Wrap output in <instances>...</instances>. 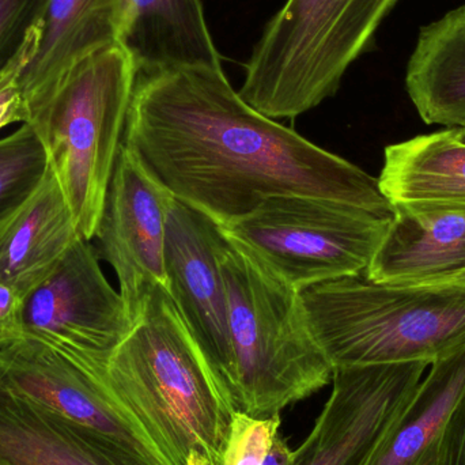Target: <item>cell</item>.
<instances>
[{"label": "cell", "mask_w": 465, "mask_h": 465, "mask_svg": "<svg viewBox=\"0 0 465 465\" xmlns=\"http://www.w3.org/2000/svg\"><path fill=\"white\" fill-rule=\"evenodd\" d=\"M123 143L174 199L221 226L282 195L395 214L379 180L260 114L223 67L138 71Z\"/></svg>", "instance_id": "cell-1"}, {"label": "cell", "mask_w": 465, "mask_h": 465, "mask_svg": "<svg viewBox=\"0 0 465 465\" xmlns=\"http://www.w3.org/2000/svg\"><path fill=\"white\" fill-rule=\"evenodd\" d=\"M95 377L165 465H223L234 410L166 290L150 295Z\"/></svg>", "instance_id": "cell-2"}, {"label": "cell", "mask_w": 465, "mask_h": 465, "mask_svg": "<svg viewBox=\"0 0 465 465\" xmlns=\"http://www.w3.org/2000/svg\"><path fill=\"white\" fill-rule=\"evenodd\" d=\"M221 265L232 354L223 396L234 412L281 415L330 384L333 366L312 331L298 290L226 234Z\"/></svg>", "instance_id": "cell-3"}, {"label": "cell", "mask_w": 465, "mask_h": 465, "mask_svg": "<svg viewBox=\"0 0 465 465\" xmlns=\"http://www.w3.org/2000/svg\"><path fill=\"white\" fill-rule=\"evenodd\" d=\"M138 65L122 43L93 52L24 98L26 122L48 154L76 226L94 238L124 138Z\"/></svg>", "instance_id": "cell-4"}, {"label": "cell", "mask_w": 465, "mask_h": 465, "mask_svg": "<svg viewBox=\"0 0 465 465\" xmlns=\"http://www.w3.org/2000/svg\"><path fill=\"white\" fill-rule=\"evenodd\" d=\"M333 369L436 362L465 344V284L379 283L346 276L301 292Z\"/></svg>", "instance_id": "cell-5"}, {"label": "cell", "mask_w": 465, "mask_h": 465, "mask_svg": "<svg viewBox=\"0 0 465 465\" xmlns=\"http://www.w3.org/2000/svg\"><path fill=\"white\" fill-rule=\"evenodd\" d=\"M399 0H286L245 63L241 97L270 119H295L333 97Z\"/></svg>", "instance_id": "cell-6"}, {"label": "cell", "mask_w": 465, "mask_h": 465, "mask_svg": "<svg viewBox=\"0 0 465 465\" xmlns=\"http://www.w3.org/2000/svg\"><path fill=\"white\" fill-rule=\"evenodd\" d=\"M392 218L330 199L282 195L221 228L301 292L365 273Z\"/></svg>", "instance_id": "cell-7"}, {"label": "cell", "mask_w": 465, "mask_h": 465, "mask_svg": "<svg viewBox=\"0 0 465 465\" xmlns=\"http://www.w3.org/2000/svg\"><path fill=\"white\" fill-rule=\"evenodd\" d=\"M98 260L90 241L79 238L54 272L25 295L22 309L25 336L45 341L93 374L133 328Z\"/></svg>", "instance_id": "cell-8"}, {"label": "cell", "mask_w": 465, "mask_h": 465, "mask_svg": "<svg viewBox=\"0 0 465 465\" xmlns=\"http://www.w3.org/2000/svg\"><path fill=\"white\" fill-rule=\"evenodd\" d=\"M429 366L403 362L333 369L332 392L290 465H366Z\"/></svg>", "instance_id": "cell-9"}, {"label": "cell", "mask_w": 465, "mask_h": 465, "mask_svg": "<svg viewBox=\"0 0 465 465\" xmlns=\"http://www.w3.org/2000/svg\"><path fill=\"white\" fill-rule=\"evenodd\" d=\"M172 199L123 143L94 238L98 257L116 272L133 324L155 290L168 292L165 234Z\"/></svg>", "instance_id": "cell-10"}, {"label": "cell", "mask_w": 465, "mask_h": 465, "mask_svg": "<svg viewBox=\"0 0 465 465\" xmlns=\"http://www.w3.org/2000/svg\"><path fill=\"white\" fill-rule=\"evenodd\" d=\"M223 242L221 225L172 199L165 234L168 294L201 346L223 395L232 369L228 298L221 265Z\"/></svg>", "instance_id": "cell-11"}, {"label": "cell", "mask_w": 465, "mask_h": 465, "mask_svg": "<svg viewBox=\"0 0 465 465\" xmlns=\"http://www.w3.org/2000/svg\"><path fill=\"white\" fill-rule=\"evenodd\" d=\"M0 385L165 465L103 381L45 341L24 336L0 350Z\"/></svg>", "instance_id": "cell-12"}, {"label": "cell", "mask_w": 465, "mask_h": 465, "mask_svg": "<svg viewBox=\"0 0 465 465\" xmlns=\"http://www.w3.org/2000/svg\"><path fill=\"white\" fill-rule=\"evenodd\" d=\"M365 276L379 283L450 284L465 273V209L395 204Z\"/></svg>", "instance_id": "cell-13"}, {"label": "cell", "mask_w": 465, "mask_h": 465, "mask_svg": "<svg viewBox=\"0 0 465 465\" xmlns=\"http://www.w3.org/2000/svg\"><path fill=\"white\" fill-rule=\"evenodd\" d=\"M0 465H155L0 385Z\"/></svg>", "instance_id": "cell-14"}, {"label": "cell", "mask_w": 465, "mask_h": 465, "mask_svg": "<svg viewBox=\"0 0 465 465\" xmlns=\"http://www.w3.org/2000/svg\"><path fill=\"white\" fill-rule=\"evenodd\" d=\"M84 238L49 166L32 195L0 223V281L26 295Z\"/></svg>", "instance_id": "cell-15"}, {"label": "cell", "mask_w": 465, "mask_h": 465, "mask_svg": "<svg viewBox=\"0 0 465 465\" xmlns=\"http://www.w3.org/2000/svg\"><path fill=\"white\" fill-rule=\"evenodd\" d=\"M123 0H46L40 37L18 76L22 97L51 86L68 68L122 41Z\"/></svg>", "instance_id": "cell-16"}, {"label": "cell", "mask_w": 465, "mask_h": 465, "mask_svg": "<svg viewBox=\"0 0 465 465\" xmlns=\"http://www.w3.org/2000/svg\"><path fill=\"white\" fill-rule=\"evenodd\" d=\"M138 71L223 67L202 0H123L122 41Z\"/></svg>", "instance_id": "cell-17"}, {"label": "cell", "mask_w": 465, "mask_h": 465, "mask_svg": "<svg viewBox=\"0 0 465 465\" xmlns=\"http://www.w3.org/2000/svg\"><path fill=\"white\" fill-rule=\"evenodd\" d=\"M406 89L426 124L465 128V3L420 29Z\"/></svg>", "instance_id": "cell-18"}, {"label": "cell", "mask_w": 465, "mask_h": 465, "mask_svg": "<svg viewBox=\"0 0 465 465\" xmlns=\"http://www.w3.org/2000/svg\"><path fill=\"white\" fill-rule=\"evenodd\" d=\"M465 396V344L431 363L366 465H428Z\"/></svg>", "instance_id": "cell-19"}, {"label": "cell", "mask_w": 465, "mask_h": 465, "mask_svg": "<svg viewBox=\"0 0 465 465\" xmlns=\"http://www.w3.org/2000/svg\"><path fill=\"white\" fill-rule=\"evenodd\" d=\"M380 190L395 204L465 209V143L452 128L390 144Z\"/></svg>", "instance_id": "cell-20"}, {"label": "cell", "mask_w": 465, "mask_h": 465, "mask_svg": "<svg viewBox=\"0 0 465 465\" xmlns=\"http://www.w3.org/2000/svg\"><path fill=\"white\" fill-rule=\"evenodd\" d=\"M48 168L45 147L29 124L0 139V223L32 195Z\"/></svg>", "instance_id": "cell-21"}, {"label": "cell", "mask_w": 465, "mask_h": 465, "mask_svg": "<svg viewBox=\"0 0 465 465\" xmlns=\"http://www.w3.org/2000/svg\"><path fill=\"white\" fill-rule=\"evenodd\" d=\"M46 0H0V82L40 32Z\"/></svg>", "instance_id": "cell-22"}, {"label": "cell", "mask_w": 465, "mask_h": 465, "mask_svg": "<svg viewBox=\"0 0 465 465\" xmlns=\"http://www.w3.org/2000/svg\"><path fill=\"white\" fill-rule=\"evenodd\" d=\"M281 428V415L253 418L234 412L223 465H262Z\"/></svg>", "instance_id": "cell-23"}, {"label": "cell", "mask_w": 465, "mask_h": 465, "mask_svg": "<svg viewBox=\"0 0 465 465\" xmlns=\"http://www.w3.org/2000/svg\"><path fill=\"white\" fill-rule=\"evenodd\" d=\"M38 37H40V32L30 41L19 59L14 63L13 67L0 82V130L14 123L24 124L26 122V106L19 89L18 76L25 65L32 59Z\"/></svg>", "instance_id": "cell-24"}, {"label": "cell", "mask_w": 465, "mask_h": 465, "mask_svg": "<svg viewBox=\"0 0 465 465\" xmlns=\"http://www.w3.org/2000/svg\"><path fill=\"white\" fill-rule=\"evenodd\" d=\"M428 465H465V396L448 422Z\"/></svg>", "instance_id": "cell-25"}, {"label": "cell", "mask_w": 465, "mask_h": 465, "mask_svg": "<svg viewBox=\"0 0 465 465\" xmlns=\"http://www.w3.org/2000/svg\"><path fill=\"white\" fill-rule=\"evenodd\" d=\"M24 295L15 287L0 281V350L24 338Z\"/></svg>", "instance_id": "cell-26"}, {"label": "cell", "mask_w": 465, "mask_h": 465, "mask_svg": "<svg viewBox=\"0 0 465 465\" xmlns=\"http://www.w3.org/2000/svg\"><path fill=\"white\" fill-rule=\"evenodd\" d=\"M292 455H294V450H290L283 437L278 433L262 465H290L292 461Z\"/></svg>", "instance_id": "cell-27"}, {"label": "cell", "mask_w": 465, "mask_h": 465, "mask_svg": "<svg viewBox=\"0 0 465 465\" xmlns=\"http://www.w3.org/2000/svg\"><path fill=\"white\" fill-rule=\"evenodd\" d=\"M452 130L455 133L456 138L465 143V128H452Z\"/></svg>", "instance_id": "cell-28"}, {"label": "cell", "mask_w": 465, "mask_h": 465, "mask_svg": "<svg viewBox=\"0 0 465 465\" xmlns=\"http://www.w3.org/2000/svg\"><path fill=\"white\" fill-rule=\"evenodd\" d=\"M452 283L465 284V273L461 275L460 278L456 279L455 282H452Z\"/></svg>", "instance_id": "cell-29"}]
</instances>
